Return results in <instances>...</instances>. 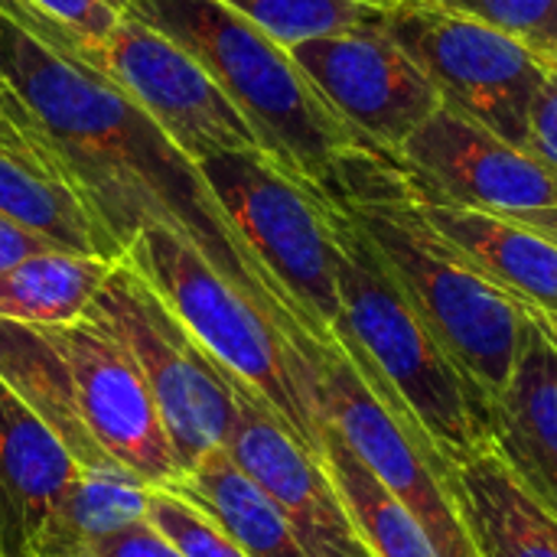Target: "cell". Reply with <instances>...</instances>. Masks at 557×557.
Masks as SVG:
<instances>
[{"label": "cell", "instance_id": "6da1fadb", "mask_svg": "<svg viewBox=\"0 0 557 557\" xmlns=\"http://www.w3.org/2000/svg\"><path fill=\"white\" fill-rule=\"evenodd\" d=\"M0 65L13 91L36 114L49 157L65 170L121 251L147 225L170 228L261 304L300 349L317 343L219 209L199 163L124 91L98 72L49 52L3 16Z\"/></svg>", "mask_w": 557, "mask_h": 557}, {"label": "cell", "instance_id": "7a4b0ae2", "mask_svg": "<svg viewBox=\"0 0 557 557\" xmlns=\"http://www.w3.org/2000/svg\"><path fill=\"white\" fill-rule=\"evenodd\" d=\"M339 320L333 339L359 375L450 467L490 447V398L444 352L356 219L330 199Z\"/></svg>", "mask_w": 557, "mask_h": 557}, {"label": "cell", "instance_id": "3957f363", "mask_svg": "<svg viewBox=\"0 0 557 557\" xmlns=\"http://www.w3.org/2000/svg\"><path fill=\"white\" fill-rule=\"evenodd\" d=\"M124 16L183 46L235 101L261 150L313 193L336 202L346 163L385 153L339 117L284 46L222 0H127Z\"/></svg>", "mask_w": 557, "mask_h": 557}, {"label": "cell", "instance_id": "277c9868", "mask_svg": "<svg viewBox=\"0 0 557 557\" xmlns=\"http://www.w3.org/2000/svg\"><path fill=\"white\" fill-rule=\"evenodd\" d=\"M401 176L392 153L356 157L343 170L336 202L356 219L444 352L493 401L509 385L529 313L411 212Z\"/></svg>", "mask_w": 557, "mask_h": 557}, {"label": "cell", "instance_id": "5b68a950", "mask_svg": "<svg viewBox=\"0 0 557 557\" xmlns=\"http://www.w3.org/2000/svg\"><path fill=\"white\" fill-rule=\"evenodd\" d=\"M121 261L150 284L232 382L258 398L304 450L323 457L317 372L261 304L219 274L186 238L160 225L140 228Z\"/></svg>", "mask_w": 557, "mask_h": 557}, {"label": "cell", "instance_id": "8992f818", "mask_svg": "<svg viewBox=\"0 0 557 557\" xmlns=\"http://www.w3.org/2000/svg\"><path fill=\"white\" fill-rule=\"evenodd\" d=\"M219 209L277 284L297 323L317 343H333L339 320L336 235L330 199L294 180L261 150L219 153L199 163Z\"/></svg>", "mask_w": 557, "mask_h": 557}, {"label": "cell", "instance_id": "52a82bcc", "mask_svg": "<svg viewBox=\"0 0 557 557\" xmlns=\"http://www.w3.org/2000/svg\"><path fill=\"white\" fill-rule=\"evenodd\" d=\"M82 320L104 330L134 359L183 473L225 444L245 388L199 349L186 326L127 261L111 268Z\"/></svg>", "mask_w": 557, "mask_h": 557}, {"label": "cell", "instance_id": "ba28073f", "mask_svg": "<svg viewBox=\"0 0 557 557\" xmlns=\"http://www.w3.org/2000/svg\"><path fill=\"white\" fill-rule=\"evenodd\" d=\"M323 424L375 473V480L418 519L441 557H480L457 503V473L401 414L359 375L343 346L317 343L310 352Z\"/></svg>", "mask_w": 557, "mask_h": 557}, {"label": "cell", "instance_id": "9c48e42d", "mask_svg": "<svg viewBox=\"0 0 557 557\" xmlns=\"http://www.w3.org/2000/svg\"><path fill=\"white\" fill-rule=\"evenodd\" d=\"M385 33L418 62L441 101L529 150L532 101L548 69L512 36L424 0H398Z\"/></svg>", "mask_w": 557, "mask_h": 557}, {"label": "cell", "instance_id": "30bf717a", "mask_svg": "<svg viewBox=\"0 0 557 557\" xmlns=\"http://www.w3.org/2000/svg\"><path fill=\"white\" fill-rule=\"evenodd\" d=\"M75 65L98 72L124 91L193 163L261 150L251 124L219 82L183 46L134 16L121 13L104 42L85 46Z\"/></svg>", "mask_w": 557, "mask_h": 557}, {"label": "cell", "instance_id": "8fae6325", "mask_svg": "<svg viewBox=\"0 0 557 557\" xmlns=\"http://www.w3.org/2000/svg\"><path fill=\"white\" fill-rule=\"evenodd\" d=\"M42 330L62 359L72 405L91 444L147 486H173L183 463L134 359L88 320Z\"/></svg>", "mask_w": 557, "mask_h": 557}, {"label": "cell", "instance_id": "7c38bea8", "mask_svg": "<svg viewBox=\"0 0 557 557\" xmlns=\"http://www.w3.org/2000/svg\"><path fill=\"white\" fill-rule=\"evenodd\" d=\"M395 157L418 189L460 209L512 219L557 206L555 166L450 104H441Z\"/></svg>", "mask_w": 557, "mask_h": 557}, {"label": "cell", "instance_id": "4fadbf2b", "mask_svg": "<svg viewBox=\"0 0 557 557\" xmlns=\"http://www.w3.org/2000/svg\"><path fill=\"white\" fill-rule=\"evenodd\" d=\"M287 52L339 117L392 157L444 104L385 26L310 39Z\"/></svg>", "mask_w": 557, "mask_h": 557}, {"label": "cell", "instance_id": "5bb4252c", "mask_svg": "<svg viewBox=\"0 0 557 557\" xmlns=\"http://www.w3.org/2000/svg\"><path fill=\"white\" fill-rule=\"evenodd\" d=\"M222 450L284 512L310 557H372L323 460L304 450L248 392L238 395V414Z\"/></svg>", "mask_w": 557, "mask_h": 557}, {"label": "cell", "instance_id": "9a60e30c", "mask_svg": "<svg viewBox=\"0 0 557 557\" xmlns=\"http://www.w3.org/2000/svg\"><path fill=\"white\" fill-rule=\"evenodd\" d=\"M401 196L434 235L463 255L529 317L557 326V245L552 238L522 222L444 202L418 189L408 173L401 176Z\"/></svg>", "mask_w": 557, "mask_h": 557}, {"label": "cell", "instance_id": "2e32d148", "mask_svg": "<svg viewBox=\"0 0 557 557\" xmlns=\"http://www.w3.org/2000/svg\"><path fill=\"white\" fill-rule=\"evenodd\" d=\"M78 470L62 441L0 379V557H39Z\"/></svg>", "mask_w": 557, "mask_h": 557}, {"label": "cell", "instance_id": "e0dca14e", "mask_svg": "<svg viewBox=\"0 0 557 557\" xmlns=\"http://www.w3.org/2000/svg\"><path fill=\"white\" fill-rule=\"evenodd\" d=\"M490 411V447L557 516V326L525 320L516 369Z\"/></svg>", "mask_w": 557, "mask_h": 557}, {"label": "cell", "instance_id": "ac0fdd59", "mask_svg": "<svg viewBox=\"0 0 557 557\" xmlns=\"http://www.w3.org/2000/svg\"><path fill=\"white\" fill-rule=\"evenodd\" d=\"M457 503L480 557H557V516L493 450L454 467Z\"/></svg>", "mask_w": 557, "mask_h": 557}, {"label": "cell", "instance_id": "d6986e66", "mask_svg": "<svg viewBox=\"0 0 557 557\" xmlns=\"http://www.w3.org/2000/svg\"><path fill=\"white\" fill-rule=\"evenodd\" d=\"M0 215L59 251L124 258L62 166L7 144H0Z\"/></svg>", "mask_w": 557, "mask_h": 557}, {"label": "cell", "instance_id": "ffe728a7", "mask_svg": "<svg viewBox=\"0 0 557 557\" xmlns=\"http://www.w3.org/2000/svg\"><path fill=\"white\" fill-rule=\"evenodd\" d=\"M212 516L248 557H310L284 512L219 447L166 486Z\"/></svg>", "mask_w": 557, "mask_h": 557}, {"label": "cell", "instance_id": "44dd1931", "mask_svg": "<svg viewBox=\"0 0 557 557\" xmlns=\"http://www.w3.org/2000/svg\"><path fill=\"white\" fill-rule=\"evenodd\" d=\"M117 261L72 251H39L0 271V320L26 326L78 323Z\"/></svg>", "mask_w": 557, "mask_h": 557}, {"label": "cell", "instance_id": "7402d4cb", "mask_svg": "<svg viewBox=\"0 0 557 557\" xmlns=\"http://www.w3.org/2000/svg\"><path fill=\"white\" fill-rule=\"evenodd\" d=\"M150 490L121 467L78 470L46 529L39 557H91L101 539L147 516Z\"/></svg>", "mask_w": 557, "mask_h": 557}, {"label": "cell", "instance_id": "603a6c76", "mask_svg": "<svg viewBox=\"0 0 557 557\" xmlns=\"http://www.w3.org/2000/svg\"><path fill=\"white\" fill-rule=\"evenodd\" d=\"M320 460L372 557H441L418 519L375 480L330 424H323Z\"/></svg>", "mask_w": 557, "mask_h": 557}, {"label": "cell", "instance_id": "cb8c5ba5", "mask_svg": "<svg viewBox=\"0 0 557 557\" xmlns=\"http://www.w3.org/2000/svg\"><path fill=\"white\" fill-rule=\"evenodd\" d=\"M255 23L277 46L294 49L310 39L382 29L385 13L398 0H222Z\"/></svg>", "mask_w": 557, "mask_h": 557}, {"label": "cell", "instance_id": "d4e9b609", "mask_svg": "<svg viewBox=\"0 0 557 557\" xmlns=\"http://www.w3.org/2000/svg\"><path fill=\"white\" fill-rule=\"evenodd\" d=\"M503 29L548 72H557V0H424Z\"/></svg>", "mask_w": 557, "mask_h": 557}, {"label": "cell", "instance_id": "484cf974", "mask_svg": "<svg viewBox=\"0 0 557 557\" xmlns=\"http://www.w3.org/2000/svg\"><path fill=\"white\" fill-rule=\"evenodd\" d=\"M144 519L183 557H248L212 516L166 486L150 490Z\"/></svg>", "mask_w": 557, "mask_h": 557}, {"label": "cell", "instance_id": "4316f807", "mask_svg": "<svg viewBox=\"0 0 557 557\" xmlns=\"http://www.w3.org/2000/svg\"><path fill=\"white\" fill-rule=\"evenodd\" d=\"M26 3L33 10H39L42 16L59 20L65 29H72L88 46L104 42V36L121 20V13L114 7H108L104 0H26Z\"/></svg>", "mask_w": 557, "mask_h": 557}, {"label": "cell", "instance_id": "83f0119b", "mask_svg": "<svg viewBox=\"0 0 557 557\" xmlns=\"http://www.w3.org/2000/svg\"><path fill=\"white\" fill-rule=\"evenodd\" d=\"M0 127L7 131V137H10L20 150L36 153V157L55 163V160L49 157L46 134H42L36 114H33V111L23 104V98L13 91V85H10L7 75H3V65H0ZM55 166H59V163H55Z\"/></svg>", "mask_w": 557, "mask_h": 557}, {"label": "cell", "instance_id": "f1b7e54d", "mask_svg": "<svg viewBox=\"0 0 557 557\" xmlns=\"http://www.w3.org/2000/svg\"><path fill=\"white\" fill-rule=\"evenodd\" d=\"M91 557H183L147 519L124 525L121 532L101 539Z\"/></svg>", "mask_w": 557, "mask_h": 557}, {"label": "cell", "instance_id": "f546056e", "mask_svg": "<svg viewBox=\"0 0 557 557\" xmlns=\"http://www.w3.org/2000/svg\"><path fill=\"white\" fill-rule=\"evenodd\" d=\"M529 153L557 170V72H548L529 117Z\"/></svg>", "mask_w": 557, "mask_h": 557}, {"label": "cell", "instance_id": "4dcf8cb0", "mask_svg": "<svg viewBox=\"0 0 557 557\" xmlns=\"http://www.w3.org/2000/svg\"><path fill=\"white\" fill-rule=\"evenodd\" d=\"M49 248H52V245L42 242L39 235L26 232V228H20V225H13L10 219L0 215V271H7L10 264L23 261V258H29V255L49 251ZM55 251H59V248H55Z\"/></svg>", "mask_w": 557, "mask_h": 557}, {"label": "cell", "instance_id": "1f68e13d", "mask_svg": "<svg viewBox=\"0 0 557 557\" xmlns=\"http://www.w3.org/2000/svg\"><path fill=\"white\" fill-rule=\"evenodd\" d=\"M506 219V215H503ZM512 222H522L529 228H535L539 235L552 238L557 245V206L552 209H535V212H522V215H512Z\"/></svg>", "mask_w": 557, "mask_h": 557}, {"label": "cell", "instance_id": "d6a6232c", "mask_svg": "<svg viewBox=\"0 0 557 557\" xmlns=\"http://www.w3.org/2000/svg\"><path fill=\"white\" fill-rule=\"evenodd\" d=\"M108 7H114L117 13H124V7H127V0H104Z\"/></svg>", "mask_w": 557, "mask_h": 557}, {"label": "cell", "instance_id": "836d02e7", "mask_svg": "<svg viewBox=\"0 0 557 557\" xmlns=\"http://www.w3.org/2000/svg\"><path fill=\"white\" fill-rule=\"evenodd\" d=\"M0 144H7V147H13V150H20V147H16V144H13L10 137H7V131H3V127H0ZM23 153H26V150H23Z\"/></svg>", "mask_w": 557, "mask_h": 557}]
</instances>
